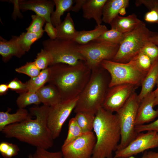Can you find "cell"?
Returning a JSON list of instances; mask_svg holds the SVG:
<instances>
[{
	"mask_svg": "<svg viewBox=\"0 0 158 158\" xmlns=\"http://www.w3.org/2000/svg\"><path fill=\"white\" fill-rule=\"evenodd\" d=\"M50 107L43 105L30 109V118L20 123L6 126L1 131L8 138H15L36 147L47 150L54 144L52 134L47 124Z\"/></svg>",
	"mask_w": 158,
	"mask_h": 158,
	"instance_id": "obj_1",
	"label": "cell"
},
{
	"mask_svg": "<svg viewBox=\"0 0 158 158\" xmlns=\"http://www.w3.org/2000/svg\"><path fill=\"white\" fill-rule=\"evenodd\" d=\"M49 67L50 73L48 83L56 88L62 101L78 96L88 82L92 73L83 61L75 65L59 63Z\"/></svg>",
	"mask_w": 158,
	"mask_h": 158,
	"instance_id": "obj_2",
	"label": "cell"
},
{
	"mask_svg": "<svg viewBox=\"0 0 158 158\" xmlns=\"http://www.w3.org/2000/svg\"><path fill=\"white\" fill-rule=\"evenodd\" d=\"M93 130L96 141L92 157L113 158L121 139V132L117 116L102 107L95 114Z\"/></svg>",
	"mask_w": 158,
	"mask_h": 158,
	"instance_id": "obj_3",
	"label": "cell"
},
{
	"mask_svg": "<svg viewBox=\"0 0 158 158\" xmlns=\"http://www.w3.org/2000/svg\"><path fill=\"white\" fill-rule=\"evenodd\" d=\"M110 80L109 73L101 65L92 70L88 82L78 96L74 112L85 111L95 114L102 107Z\"/></svg>",
	"mask_w": 158,
	"mask_h": 158,
	"instance_id": "obj_4",
	"label": "cell"
},
{
	"mask_svg": "<svg viewBox=\"0 0 158 158\" xmlns=\"http://www.w3.org/2000/svg\"><path fill=\"white\" fill-rule=\"evenodd\" d=\"M157 35V32L150 31L141 20L135 29L126 33L112 61L122 63L128 62L141 51L150 38Z\"/></svg>",
	"mask_w": 158,
	"mask_h": 158,
	"instance_id": "obj_5",
	"label": "cell"
},
{
	"mask_svg": "<svg viewBox=\"0 0 158 158\" xmlns=\"http://www.w3.org/2000/svg\"><path fill=\"white\" fill-rule=\"evenodd\" d=\"M101 66L110 75L109 87L125 84H131L138 87L141 85L147 73L138 67L134 59L126 63L104 60L101 63Z\"/></svg>",
	"mask_w": 158,
	"mask_h": 158,
	"instance_id": "obj_6",
	"label": "cell"
},
{
	"mask_svg": "<svg viewBox=\"0 0 158 158\" xmlns=\"http://www.w3.org/2000/svg\"><path fill=\"white\" fill-rule=\"evenodd\" d=\"M140 103L138 95L135 92L116 112L121 132V140L116 150L126 147L138 134L135 130V121Z\"/></svg>",
	"mask_w": 158,
	"mask_h": 158,
	"instance_id": "obj_7",
	"label": "cell"
},
{
	"mask_svg": "<svg viewBox=\"0 0 158 158\" xmlns=\"http://www.w3.org/2000/svg\"><path fill=\"white\" fill-rule=\"evenodd\" d=\"M42 44L51 57L50 66L59 63L75 65L85 60L79 51V44L73 40L48 39L43 41Z\"/></svg>",
	"mask_w": 158,
	"mask_h": 158,
	"instance_id": "obj_8",
	"label": "cell"
},
{
	"mask_svg": "<svg viewBox=\"0 0 158 158\" xmlns=\"http://www.w3.org/2000/svg\"><path fill=\"white\" fill-rule=\"evenodd\" d=\"M120 45L107 42L93 41L84 45H79V50L84 61L91 71L99 67L104 60H112Z\"/></svg>",
	"mask_w": 158,
	"mask_h": 158,
	"instance_id": "obj_9",
	"label": "cell"
},
{
	"mask_svg": "<svg viewBox=\"0 0 158 158\" xmlns=\"http://www.w3.org/2000/svg\"><path fill=\"white\" fill-rule=\"evenodd\" d=\"M78 98V96L50 107L47 124L54 139L59 136L64 123L75 107Z\"/></svg>",
	"mask_w": 158,
	"mask_h": 158,
	"instance_id": "obj_10",
	"label": "cell"
},
{
	"mask_svg": "<svg viewBox=\"0 0 158 158\" xmlns=\"http://www.w3.org/2000/svg\"><path fill=\"white\" fill-rule=\"evenodd\" d=\"M96 141L93 132L85 133L64 146L61 151L64 158H91Z\"/></svg>",
	"mask_w": 158,
	"mask_h": 158,
	"instance_id": "obj_11",
	"label": "cell"
},
{
	"mask_svg": "<svg viewBox=\"0 0 158 158\" xmlns=\"http://www.w3.org/2000/svg\"><path fill=\"white\" fill-rule=\"evenodd\" d=\"M157 147L158 133L152 131L139 133L126 147L115 151L113 158H127Z\"/></svg>",
	"mask_w": 158,
	"mask_h": 158,
	"instance_id": "obj_12",
	"label": "cell"
},
{
	"mask_svg": "<svg viewBox=\"0 0 158 158\" xmlns=\"http://www.w3.org/2000/svg\"><path fill=\"white\" fill-rule=\"evenodd\" d=\"M138 87L134 85L125 84L109 87L102 107L109 111L116 112Z\"/></svg>",
	"mask_w": 158,
	"mask_h": 158,
	"instance_id": "obj_13",
	"label": "cell"
},
{
	"mask_svg": "<svg viewBox=\"0 0 158 158\" xmlns=\"http://www.w3.org/2000/svg\"><path fill=\"white\" fill-rule=\"evenodd\" d=\"M18 6L21 11H32L43 18L46 22L51 23V15L55 6L53 0H20Z\"/></svg>",
	"mask_w": 158,
	"mask_h": 158,
	"instance_id": "obj_14",
	"label": "cell"
},
{
	"mask_svg": "<svg viewBox=\"0 0 158 158\" xmlns=\"http://www.w3.org/2000/svg\"><path fill=\"white\" fill-rule=\"evenodd\" d=\"M155 96L153 91L144 97L139 104L135 121L136 126L153 121L158 116V112L154 109Z\"/></svg>",
	"mask_w": 158,
	"mask_h": 158,
	"instance_id": "obj_15",
	"label": "cell"
},
{
	"mask_svg": "<svg viewBox=\"0 0 158 158\" xmlns=\"http://www.w3.org/2000/svg\"><path fill=\"white\" fill-rule=\"evenodd\" d=\"M129 1L128 0H107L103 8L102 22L110 24L119 14L122 15L125 14Z\"/></svg>",
	"mask_w": 158,
	"mask_h": 158,
	"instance_id": "obj_16",
	"label": "cell"
},
{
	"mask_svg": "<svg viewBox=\"0 0 158 158\" xmlns=\"http://www.w3.org/2000/svg\"><path fill=\"white\" fill-rule=\"evenodd\" d=\"M107 0H86L82 9L83 16L87 19H93L97 25H101L104 6Z\"/></svg>",
	"mask_w": 158,
	"mask_h": 158,
	"instance_id": "obj_17",
	"label": "cell"
},
{
	"mask_svg": "<svg viewBox=\"0 0 158 158\" xmlns=\"http://www.w3.org/2000/svg\"><path fill=\"white\" fill-rule=\"evenodd\" d=\"M25 53L17 42L16 36H12L9 41L0 37V54L4 62L8 61L13 56L20 58Z\"/></svg>",
	"mask_w": 158,
	"mask_h": 158,
	"instance_id": "obj_18",
	"label": "cell"
},
{
	"mask_svg": "<svg viewBox=\"0 0 158 158\" xmlns=\"http://www.w3.org/2000/svg\"><path fill=\"white\" fill-rule=\"evenodd\" d=\"M158 78V58L153 62L149 71L143 80L141 89L138 95L140 101L153 91Z\"/></svg>",
	"mask_w": 158,
	"mask_h": 158,
	"instance_id": "obj_19",
	"label": "cell"
},
{
	"mask_svg": "<svg viewBox=\"0 0 158 158\" xmlns=\"http://www.w3.org/2000/svg\"><path fill=\"white\" fill-rule=\"evenodd\" d=\"M141 20L134 13L126 17L118 15L111 21L110 24L111 29L126 33L135 29Z\"/></svg>",
	"mask_w": 158,
	"mask_h": 158,
	"instance_id": "obj_20",
	"label": "cell"
},
{
	"mask_svg": "<svg viewBox=\"0 0 158 158\" xmlns=\"http://www.w3.org/2000/svg\"><path fill=\"white\" fill-rule=\"evenodd\" d=\"M41 103L49 107L54 106L62 101L60 94L54 85L49 84L44 86L36 92Z\"/></svg>",
	"mask_w": 158,
	"mask_h": 158,
	"instance_id": "obj_21",
	"label": "cell"
},
{
	"mask_svg": "<svg viewBox=\"0 0 158 158\" xmlns=\"http://www.w3.org/2000/svg\"><path fill=\"white\" fill-rule=\"evenodd\" d=\"M11 109L5 112H0V131L6 126L16 123H20L28 118H32L31 114L25 109L19 108L13 114L9 113Z\"/></svg>",
	"mask_w": 158,
	"mask_h": 158,
	"instance_id": "obj_22",
	"label": "cell"
},
{
	"mask_svg": "<svg viewBox=\"0 0 158 158\" xmlns=\"http://www.w3.org/2000/svg\"><path fill=\"white\" fill-rule=\"evenodd\" d=\"M55 27L57 32V38L58 39L73 40L78 32L75 29L70 13H67L64 20Z\"/></svg>",
	"mask_w": 158,
	"mask_h": 158,
	"instance_id": "obj_23",
	"label": "cell"
},
{
	"mask_svg": "<svg viewBox=\"0 0 158 158\" xmlns=\"http://www.w3.org/2000/svg\"><path fill=\"white\" fill-rule=\"evenodd\" d=\"M108 30L104 25H97L92 30L78 31L73 41L79 45H84L96 40Z\"/></svg>",
	"mask_w": 158,
	"mask_h": 158,
	"instance_id": "obj_24",
	"label": "cell"
},
{
	"mask_svg": "<svg viewBox=\"0 0 158 158\" xmlns=\"http://www.w3.org/2000/svg\"><path fill=\"white\" fill-rule=\"evenodd\" d=\"M56 9L51 13V22L56 27L61 22V18L66 11H71L74 3L73 0H53Z\"/></svg>",
	"mask_w": 158,
	"mask_h": 158,
	"instance_id": "obj_25",
	"label": "cell"
},
{
	"mask_svg": "<svg viewBox=\"0 0 158 158\" xmlns=\"http://www.w3.org/2000/svg\"><path fill=\"white\" fill-rule=\"evenodd\" d=\"M49 67L42 70L37 76L30 79L27 82L28 86V92L35 93L37 90L48 82L50 75Z\"/></svg>",
	"mask_w": 158,
	"mask_h": 158,
	"instance_id": "obj_26",
	"label": "cell"
},
{
	"mask_svg": "<svg viewBox=\"0 0 158 158\" xmlns=\"http://www.w3.org/2000/svg\"><path fill=\"white\" fill-rule=\"evenodd\" d=\"M74 118L84 133L92 132L95 114L85 111L76 113Z\"/></svg>",
	"mask_w": 158,
	"mask_h": 158,
	"instance_id": "obj_27",
	"label": "cell"
},
{
	"mask_svg": "<svg viewBox=\"0 0 158 158\" xmlns=\"http://www.w3.org/2000/svg\"><path fill=\"white\" fill-rule=\"evenodd\" d=\"M44 30L35 33L27 32H23L19 36H16V40L19 45L26 52L30 49L32 44L43 35Z\"/></svg>",
	"mask_w": 158,
	"mask_h": 158,
	"instance_id": "obj_28",
	"label": "cell"
},
{
	"mask_svg": "<svg viewBox=\"0 0 158 158\" xmlns=\"http://www.w3.org/2000/svg\"><path fill=\"white\" fill-rule=\"evenodd\" d=\"M126 33L111 29L105 32L94 41L107 42L120 45L123 40Z\"/></svg>",
	"mask_w": 158,
	"mask_h": 158,
	"instance_id": "obj_29",
	"label": "cell"
},
{
	"mask_svg": "<svg viewBox=\"0 0 158 158\" xmlns=\"http://www.w3.org/2000/svg\"><path fill=\"white\" fill-rule=\"evenodd\" d=\"M16 103L19 108L22 109L32 104L38 105L41 103L36 92H28L20 94L16 100Z\"/></svg>",
	"mask_w": 158,
	"mask_h": 158,
	"instance_id": "obj_30",
	"label": "cell"
},
{
	"mask_svg": "<svg viewBox=\"0 0 158 158\" xmlns=\"http://www.w3.org/2000/svg\"><path fill=\"white\" fill-rule=\"evenodd\" d=\"M84 133L78 124L74 117L69 121L67 137L62 146H64L82 135Z\"/></svg>",
	"mask_w": 158,
	"mask_h": 158,
	"instance_id": "obj_31",
	"label": "cell"
},
{
	"mask_svg": "<svg viewBox=\"0 0 158 158\" xmlns=\"http://www.w3.org/2000/svg\"><path fill=\"white\" fill-rule=\"evenodd\" d=\"M52 60L50 54L44 49H42L37 54L34 62L40 70H43L48 67L51 64Z\"/></svg>",
	"mask_w": 158,
	"mask_h": 158,
	"instance_id": "obj_32",
	"label": "cell"
},
{
	"mask_svg": "<svg viewBox=\"0 0 158 158\" xmlns=\"http://www.w3.org/2000/svg\"><path fill=\"white\" fill-rule=\"evenodd\" d=\"M15 70L19 73L26 75L30 78L38 76L41 72L34 61L27 62L24 65L16 68Z\"/></svg>",
	"mask_w": 158,
	"mask_h": 158,
	"instance_id": "obj_33",
	"label": "cell"
},
{
	"mask_svg": "<svg viewBox=\"0 0 158 158\" xmlns=\"http://www.w3.org/2000/svg\"><path fill=\"white\" fill-rule=\"evenodd\" d=\"M31 17L32 21L26 29L27 32L37 33L44 30L42 27L46 22L45 19L42 17L36 14L32 15Z\"/></svg>",
	"mask_w": 158,
	"mask_h": 158,
	"instance_id": "obj_34",
	"label": "cell"
},
{
	"mask_svg": "<svg viewBox=\"0 0 158 158\" xmlns=\"http://www.w3.org/2000/svg\"><path fill=\"white\" fill-rule=\"evenodd\" d=\"M138 67L142 71L147 72L150 68L152 61L146 54L140 51L133 58Z\"/></svg>",
	"mask_w": 158,
	"mask_h": 158,
	"instance_id": "obj_35",
	"label": "cell"
},
{
	"mask_svg": "<svg viewBox=\"0 0 158 158\" xmlns=\"http://www.w3.org/2000/svg\"><path fill=\"white\" fill-rule=\"evenodd\" d=\"M32 158H64L61 151L50 152L47 150L37 147Z\"/></svg>",
	"mask_w": 158,
	"mask_h": 158,
	"instance_id": "obj_36",
	"label": "cell"
},
{
	"mask_svg": "<svg viewBox=\"0 0 158 158\" xmlns=\"http://www.w3.org/2000/svg\"><path fill=\"white\" fill-rule=\"evenodd\" d=\"M140 51L148 56L152 63L158 58V47L150 41L144 46Z\"/></svg>",
	"mask_w": 158,
	"mask_h": 158,
	"instance_id": "obj_37",
	"label": "cell"
},
{
	"mask_svg": "<svg viewBox=\"0 0 158 158\" xmlns=\"http://www.w3.org/2000/svg\"><path fill=\"white\" fill-rule=\"evenodd\" d=\"M9 88L20 94L28 91L27 82L23 83L17 78L11 80L8 84Z\"/></svg>",
	"mask_w": 158,
	"mask_h": 158,
	"instance_id": "obj_38",
	"label": "cell"
},
{
	"mask_svg": "<svg viewBox=\"0 0 158 158\" xmlns=\"http://www.w3.org/2000/svg\"><path fill=\"white\" fill-rule=\"evenodd\" d=\"M144 19L147 22L158 24V2L145 14Z\"/></svg>",
	"mask_w": 158,
	"mask_h": 158,
	"instance_id": "obj_39",
	"label": "cell"
},
{
	"mask_svg": "<svg viewBox=\"0 0 158 158\" xmlns=\"http://www.w3.org/2000/svg\"><path fill=\"white\" fill-rule=\"evenodd\" d=\"M135 130L138 133L149 131H154L158 133V118L149 124L136 126Z\"/></svg>",
	"mask_w": 158,
	"mask_h": 158,
	"instance_id": "obj_40",
	"label": "cell"
},
{
	"mask_svg": "<svg viewBox=\"0 0 158 158\" xmlns=\"http://www.w3.org/2000/svg\"><path fill=\"white\" fill-rule=\"evenodd\" d=\"M44 30L47 32L50 39L54 40L57 38V29L51 23L46 22Z\"/></svg>",
	"mask_w": 158,
	"mask_h": 158,
	"instance_id": "obj_41",
	"label": "cell"
},
{
	"mask_svg": "<svg viewBox=\"0 0 158 158\" xmlns=\"http://www.w3.org/2000/svg\"><path fill=\"white\" fill-rule=\"evenodd\" d=\"M19 150V148L17 145L10 143L6 151L2 155L4 158H11L17 155Z\"/></svg>",
	"mask_w": 158,
	"mask_h": 158,
	"instance_id": "obj_42",
	"label": "cell"
},
{
	"mask_svg": "<svg viewBox=\"0 0 158 158\" xmlns=\"http://www.w3.org/2000/svg\"><path fill=\"white\" fill-rule=\"evenodd\" d=\"M158 2V0H137L135 1V4L137 6L143 4L149 11Z\"/></svg>",
	"mask_w": 158,
	"mask_h": 158,
	"instance_id": "obj_43",
	"label": "cell"
},
{
	"mask_svg": "<svg viewBox=\"0 0 158 158\" xmlns=\"http://www.w3.org/2000/svg\"><path fill=\"white\" fill-rule=\"evenodd\" d=\"M86 0H74L75 4L73 6L71 11L75 12H78L81 9Z\"/></svg>",
	"mask_w": 158,
	"mask_h": 158,
	"instance_id": "obj_44",
	"label": "cell"
},
{
	"mask_svg": "<svg viewBox=\"0 0 158 158\" xmlns=\"http://www.w3.org/2000/svg\"><path fill=\"white\" fill-rule=\"evenodd\" d=\"M10 143L6 142H1L0 144V152L1 155L4 154L9 148Z\"/></svg>",
	"mask_w": 158,
	"mask_h": 158,
	"instance_id": "obj_45",
	"label": "cell"
},
{
	"mask_svg": "<svg viewBox=\"0 0 158 158\" xmlns=\"http://www.w3.org/2000/svg\"><path fill=\"white\" fill-rule=\"evenodd\" d=\"M143 155L145 158H158V152L152 151L146 152Z\"/></svg>",
	"mask_w": 158,
	"mask_h": 158,
	"instance_id": "obj_46",
	"label": "cell"
},
{
	"mask_svg": "<svg viewBox=\"0 0 158 158\" xmlns=\"http://www.w3.org/2000/svg\"><path fill=\"white\" fill-rule=\"evenodd\" d=\"M9 89L8 84H1L0 85V95L2 96L5 95Z\"/></svg>",
	"mask_w": 158,
	"mask_h": 158,
	"instance_id": "obj_47",
	"label": "cell"
},
{
	"mask_svg": "<svg viewBox=\"0 0 158 158\" xmlns=\"http://www.w3.org/2000/svg\"><path fill=\"white\" fill-rule=\"evenodd\" d=\"M157 88L153 91L155 96V99L154 103V107L156 105H158V78L157 80L156 84ZM158 112V108L157 110Z\"/></svg>",
	"mask_w": 158,
	"mask_h": 158,
	"instance_id": "obj_48",
	"label": "cell"
},
{
	"mask_svg": "<svg viewBox=\"0 0 158 158\" xmlns=\"http://www.w3.org/2000/svg\"><path fill=\"white\" fill-rule=\"evenodd\" d=\"M150 41L158 46V35L154 36L150 39Z\"/></svg>",
	"mask_w": 158,
	"mask_h": 158,
	"instance_id": "obj_49",
	"label": "cell"
},
{
	"mask_svg": "<svg viewBox=\"0 0 158 158\" xmlns=\"http://www.w3.org/2000/svg\"><path fill=\"white\" fill-rule=\"evenodd\" d=\"M127 158H137L134 157L133 156H131ZM145 158L144 156L143 155V156L140 158Z\"/></svg>",
	"mask_w": 158,
	"mask_h": 158,
	"instance_id": "obj_50",
	"label": "cell"
},
{
	"mask_svg": "<svg viewBox=\"0 0 158 158\" xmlns=\"http://www.w3.org/2000/svg\"><path fill=\"white\" fill-rule=\"evenodd\" d=\"M28 158H32V155L31 154H29Z\"/></svg>",
	"mask_w": 158,
	"mask_h": 158,
	"instance_id": "obj_51",
	"label": "cell"
},
{
	"mask_svg": "<svg viewBox=\"0 0 158 158\" xmlns=\"http://www.w3.org/2000/svg\"><path fill=\"white\" fill-rule=\"evenodd\" d=\"M91 158H94V157H92Z\"/></svg>",
	"mask_w": 158,
	"mask_h": 158,
	"instance_id": "obj_52",
	"label": "cell"
}]
</instances>
